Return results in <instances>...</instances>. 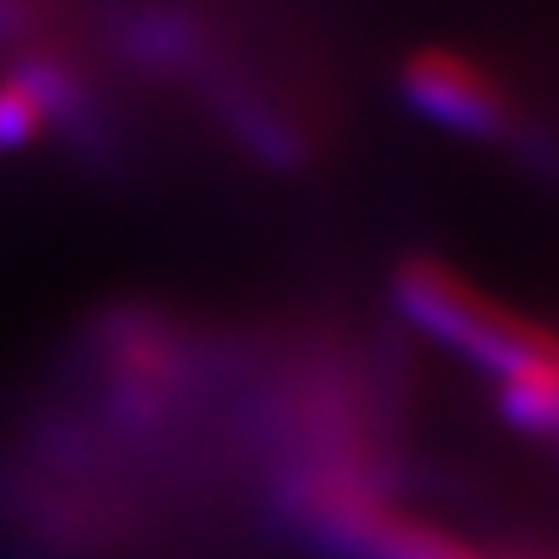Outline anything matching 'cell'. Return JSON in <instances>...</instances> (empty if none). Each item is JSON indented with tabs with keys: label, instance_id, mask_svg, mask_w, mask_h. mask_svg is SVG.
I'll return each mask as SVG.
<instances>
[{
	"label": "cell",
	"instance_id": "cell-3",
	"mask_svg": "<svg viewBox=\"0 0 559 559\" xmlns=\"http://www.w3.org/2000/svg\"><path fill=\"white\" fill-rule=\"evenodd\" d=\"M406 103L466 140H509L518 131L513 94L480 61L452 47H419L401 70Z\"/></svg>",
	"mask_w": 559,
	"mask_h": 559
},
{
	"label": "cell",
	"instance_id": "cell-1",
	"mask_svg": "<svg viewBox=\"0 0 559 559\" xmlns=\"http://www.w3.org/2000/svg\"><path fill=\"white\" fill-rule=\"evenodd\" d=\"M285 509L322 550L341 559H546L489 550L401 509L396 489L355 452L322 448L285 480Z\"/></svg>",
	"mask_w": 559,
	"mask_h": 559
},
{
	"label": "cell",
	"instance_id": "cell-2",
	"mask_svg": "<svg viewBox=\"0 0 559 559\" xmlns=\"http://www.w3.org/2000/svg\"><path fill=\"white\" fill-rule=\"evenodd\" d=\"M392 294L411 326L448 345L466 364H476L495 382L559 355V336L518 318L513 308L485 299L471 280H462L452 266H439V261H406L396 271Z\"/></svg>",
	"mask_w": 559,
	"mask_h": 559
}]
</instances>
